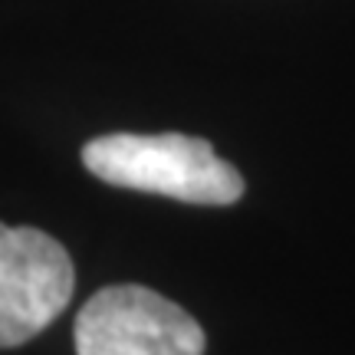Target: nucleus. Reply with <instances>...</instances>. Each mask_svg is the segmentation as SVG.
Segmentation results:
<instances>
[{
    "label": "nucleus",
    "instance_id": "f257e3e1",
    "mask_svg": "<svg viewBox=\"0 0 355 355\" xmlns=\"http://www.w3.org/2000/svg\"><path fill=\"white\" fill-rule=\"evenodd\" d=\"M83 162L96 178L115 188L165 194L188 204H234L243 194L237 168L204 139L191 135H102L83 148Z\"/></svg>",
    "mask_w": 355,
    "mask_h": 355
},
{
    "label": "nucleus",
    "instance_id": "f03ea898",
    "mask_svg": "<svg viewBox=\"0 0 355 355\" xmlns=\"http://www.w3.org/2000/svg\"><path fill=\"white\" fill-rule=\"evenodd\" d=\"M76 355H204V329L148 286H105L79 309Z\"/></svg>",
    "mask_w": 355,
    "mask_h": 355
},
{
    "label": "nucleus",
    "instance_id": "7ed1b4c3",
    "mask_svg": "<svg viewBox=\"0 0 355 355\" xmlns=\"http://www.w3.org/2000/svg\"><path fill=\"white\" fill-rule=\"evenodd\" d=\"M76 270L63 243L37 227L0 224V349L33 339L73 296Z\"/></svg>",
    "mask_w": 355,
    "mask_h": 355
}]
</instances>
